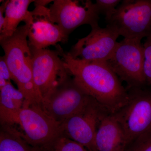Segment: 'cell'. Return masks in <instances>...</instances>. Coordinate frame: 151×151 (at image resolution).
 <instances>
[{"label":"cell","instance_id":"obj_7","mask_svg":"<svg viewBox=\"0 0 151 151\" xmlns=\"http://www.w3.org/2000/svg\"><path fill=\"white\" fill-rule=\"evenodd\" d=\"M107 62L128 88L146 85L144 72V52L141 40L125 39L118 42Z\"/></svg>","mask_w":151,"mask_h":151},{"label":"cell","instance_id":"obj_3","mask_svg":"<svg viewBox=\"0 0 151 151\" xmlns=\"http://www.w3.org/2000/svg\"><path fill=\"white\" fill-rule=\"evenodd\" d=\"M16 126L29 145L45 151H53L55 143L63 135L62 124L50 116L41 105L22 108L12 126Z\"/></svg>","mask_w":151,"mask_h":151},{"label":"cell","instance_id":"obj_9","mask_svg":"<svg viewBox=\"0 0 151 151\" xmlns=\"http://www.w3.org/2000/svg\"><path fill=\"white\" fill-rule=\"evenodd\" d=\"M49 9L52 21L68 36L81 25L99 26L100 12L90 0H55Z\"/></svg>","mask_w":151,"mask_h":151},{"label":"cell","instance_id":"obj_11","mask_svg":"<svg viewBox=\"0 0 151 151\" xmlns=\"http://www.w3.org/2000/svg\"><path fill=\"white\" fill-rule=\"evenodd\" d=\"M24 22L27 26L31 48L45 49L58 42L65 43L68 40V36L52 21L49 8L46 6H38L28 11Z\"/></svg>","mask_w":151,"mask_h":151},{"label":"cell","instance_id":"obj_4","mask_svg":"<svg viewBox=\"0 0 151 151\" xmlns=\"http://www.w3.org/2000/svg\"><path fill=\"white\" fill-rule=\"evenodd\" d=\"M126 105L113 114L123 129L128 146L140 136L151 132V86L127 88Z\"/></svg>","mask_w":151,"mask_h":151},{"label":"cell","instance_id":"obj_15","mask_svg":"<svg viewBox=\"0 0 151 151\" xmlns=\"http://www.w3.org/2000/svg\"><path fill=\"white\" fill-rule=\"evenodd\" d=\"M33 0H8L5 17V23L0 32V40L12 36L16 31L19 24L24 22Z\"/></svg>","mask_w":151,"mask_h":151},{"label":"cell","instance_id":"obj_2","mask_svg":"<svg viewBox=\"0 0 151 151\" xmlns=\"http://www.w3.org/2000/svg\"><path fill=\"white\" fill-rule=\"evenodd\" d=\"M27 39V27L24 24L19 27L12 36L0 40L12 79L25 98V107L41 105L42 102L34 82L32 53Z\"/></svg>","mask_w":151,"mask_h":151},{"label":"cell","instance_id":"obj_18","mask_svg":"<svg viewBox=\"0 0 151 151\" xmlns=\"http://www.w3.org/2000/svg\"><path fill=\"white\" fill-rule=\"evenodd\" d=\"M121 2L120 0H97L95 4L100 14L105 15V19L108 22L116 12Z\"/></svg>","mask_w":151,"mask_h":151},{"label":"cell","instance_id":"obj_22","mask_svg":"<svg viewBox=\"0 0 151 151\" xmlns=\"http://www.w3.org/2000/svg\"><path fill=\"white\" fill-rule=\"evenodd\" d=\"M8 0L3 1L0 6V32L2 30L5 23V13L6 6L7 4Z\"/></svg>","mask_w":151,"mask_h":151},{"label":"cell","instance_id":"obj_10","mask_svg":"<svg viewBox=\"0 0 151 151\" xmlns=\"http://www.w3.org/2000/svg\"><path fill=\"white\" fill-rule=\"evenodd\" d=\"M119 35L112 26L92 28L85 37L78 39L68 52L71 57L84 61H108L118 44Z\"/></svg>","mask_w":151,"mask_h":151},{"label":"cell","instance_id":"obj_17","mask_svg":"<svg viewBox=\"0 0 151 151\" xmlns=\"http://www.w3.org/2000/svg\"><path fill=\"white\" fill-rule=\"evenodd\" d=\"M53 151H89L81 144L63 135L58 138L55 143Z\"/></svg>","mask_w":151,"mask_h":151},{"label":"cell","instance_id":"obj_13","mask_svg":"<svg viewBox=\"0 0 151 151\" xmlns=\"http://www.w3.org/2000/svg\"><path fill=\"white\" fill-rule=\"evenodd\" d=\"M97 151H126L128 144L115 116L105 112L100 118L95 138Z\"/></svg>","mask_w":151,"mask_h":151},{"label":"cell","instance_id":"obj_14","mask_svg":"<svg viewBox=\"0 0 151 151\" xmlns=\"http://www.w3.org/2000/svg\"><path fill=\"white\" fill-rule=\"evenodd\" d=\"M24 95L11 82L0 89V119L1 125L12 126L18 113L24 108Z\"/></svg>","mask_w":151,"mask_h":151},{"label":"cell","instance_id":"obj_20","mask_svg":"<svg viewBox=\"0 0 151 151\" xmlns=\"http://www.w3.org/2000/svg\"><path fill=\"white\" fill-rule=\"evenodd\" d=\"M126 151H151V132L136 139L129 145Z\"/></svg>","mask_w":151,"mask_h":151},{"label":"cell","instance_id":"obj_6","mask_svg":"<svg viewBox=\"0 0 151 151\" xmlns=\"http://www.w3.org/2000/svg\"><path fill=\"white\" fill-rule=\"evenodd\" d=\"M31 49L34 82L42 101L71 75L57 50Z\"/></svg>","mask_w":151,"mask_h":151},{"label":"cell","instance_id":"obj_8","mask_svg":"<svg viewBox=\"0 0 151 151\" xmlns=\"http://www.w3.org/2000/svg\"><path fill=\"white\" fill-rule=\"evenodd\" d=\"M93 99L70 76L41 105L50 116L62 124L83 110Z\"/></svg>","mask_w":151,"mask_h":151},{"label":"cell","instance_id":"obj_12","mask_svg":"<svg viewBox=\"0 0 151 151\" xmlns=\"http://www.w3.org/2000/svg\"><path fill=\"white\" fill-rule=\"evenodd\" d=\"M107 112L94 99L81 111L62 124L63 134L89 151H97L95 138L100 118Z\"/></svg>","mask_w":151,"mask_h":151},{"label":"cell","instance_id":"obj_16","mask_svg":"<svg viewBox=\"0 0 151 151\" xmlns=\"http://www.w3.org/2000/svg\"><path fill=\"white\" fill-rule=\"evenodd\" d=\"M0 151H45L26 142L13 126L1 125Z\"/></svg>","mask_w":151,"mask_h":151},{"label":"cell","instance_id":"obj_19","mask_svg":"<svg viewBox=\"0 0 151 151\" xmlns=\"http://www.w3.org/2000/svg\"><path fill=\"white\" fill-rule=\"evenodd\" d=\"M143 45L144 52V75L146 84L151 86V35L147 38Z\"/></svg>","mask_w":151,"mask_h":151},{"label":"cell","instance_id":"obj_1","mask_svg":"<svg viewBox=\"0 0 151 151\" xmlns=\"http://www.w3.org/2000/svg\"><path fill=\"white\" fill-rule=\"evenodd\" d=\"M56 48L76 83L105 111L114 114L126 105L129 99L127 89L107 61L89 62L76 59L60 46Z\"/></svg>","mask_w":151,"mask_h":151},{"label":"cell","instance_id":"obj_23","mask_svg":"<svg viewBox=\"0 0 151 151\" xmlns=\"http://www.w3.org/2000/svg\"><path fill=\"white\" fill-rule=\"evenodd\" d=\"M53 1H50V0H36V1H35L34 3L35 7L38 6H46L47 5Z\"/></svg>","mask_w":151,"mask_h":151},{"label":"cell","instance_id":"obj_21","mask_svg":"<svg viewBox=\"0 0 151 151\" xmlns=\"http://www.w3.org/2000/svg\"><path fill=\"white\" fill-rule=\"evenodd\" d=\"M12 77L10 71L4 56L0 57V89L2 88L8 82H11Z\"/></svg>","mask_w":151,"mask_h":151},{"label":"cell","instance_id":"obj_5","mask_svg":"<svg viewBox=\"0 0 151 151\" xmlns=\"http://www.w3.org/2000/svg\"><path fill=\"white\" fill-rule=\"evenodd\" d=\"M108 24L119 35L142 40L151 35V0H124Z\"/></svg>","mask_w":151,"mask_h":151}]
</instances>
